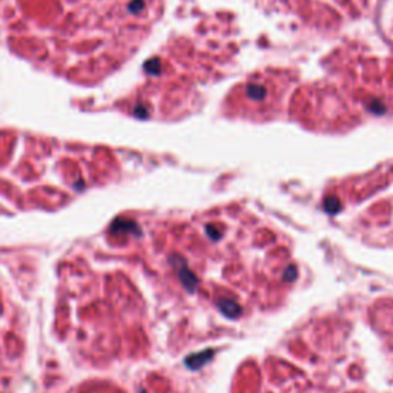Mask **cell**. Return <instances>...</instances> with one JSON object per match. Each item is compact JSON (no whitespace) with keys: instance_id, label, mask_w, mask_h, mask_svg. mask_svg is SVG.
Segmentation results:
<instances>
[{"instance_id":"6da1fadb","label":"cell","mask_w":393,"mask_h":393,"mask_svg":"<svg viewBox=\"0 0 393 393\" xmlns=\"http://www.w3.org/2000/svg\"><path fill=\"white\" fill-rule=\"evenodd\" d=\"M214 355L212 350H204V352H200V354H195L192 357H189L186 360V364L192 369H200L203 364H206V361H209Z\"/></svg>"},{"instance_id":"3957f363","label":"cell","mask_w":393,"mask_h":393,"mask_svg":"<svg viewBox=\"0 0 393 393\" xmlns=\"http://www.w3.org/2000/svg\"><path fill=\"white\" fill-rule=\"evenodd\" d=\"M326 208H327V211L329 212H337L338 209H340V204H338V201H337V198H329V200H326Z\"/></svg>"},{"instance_id":"7a4b0ae2","label":"cell","mask_w":393,"mask_h":393,"mask_svg":"<svg viewBox=\"0 0 393 393\" xmlns=\"http://www.w3.org/2000/svg\"><path fill=\"white\" fill-rule=\"evenodd\" d=\"M218 307L221 312L226 315V317H229V318H237L241 312V307L235 303V301H227V300H223L218 303Z\"/></svg>"}]
</instances>
